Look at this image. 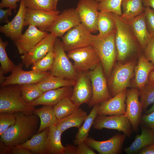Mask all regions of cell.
<instances>
[{"label":"cell","mask_w":154,"mask_h":154,"mask_svg":"<svg viewBox=\"0 0 154 154\" xmlns=\"http://www.w3.org/2000/svg\"><path fill=\"white\" fill-rule=\"evenodd\" d=\"M116 25L115 43L117 52V60L124 63L138 58L143 53L127 21L121 16L112 13Z\"/></svg>","instance_id":"6da1fadb"},{"label":"cell","mask_w":154,"mask_h":154,"mask_svg":"<svg viewBox=\"0 0 154 154\" xmlns=\"http://www.w3.org/2000/svg\"><path fill=\"white\" fill-rule=\"evenodd\" d=\"M16 121L1 135L0 142L11 147L21 144L31 138L38 129L39 117L33 114L15 113Z\"/></svg>","instance_id":"7a4b0ae2"},{"label":"cell","mask_w":154,"mask_h":154,"mask_svg":"<svg viewBox=\"0 0 154 154\" xmlns=\"http://www.w3.org/2000/svg\"><path fill=\"white\" fill-rule=\"evenodd\" d=\"M1 87L0 113L21 112L33 114L35 106L24 100L19 85L11 84Z\"/></svg>","instance_id":"3957f363"},{"label":"cell","mask_w":154,"mask_h":154,"mask_svg":"<svg viewBox=\"0 0 154 154\" xmlns=\"http://www.w3.org/2000/svg\"><path fill=\"white\" fill-rule=\"evenodd\" d=\"M116 33V30L104 38L100 37L97 35H93L90 45L97 51L105 75L108 78L110 76L117 60Z\"/></svg>","instance_id":"277c9868"},{"label":"cell","mask_w":154,"mask_h":154,"mask_svg":"<svg viewBox=\"0 0 154 154\" xmlns=\"http://www.w3.org/2000/svg\"><path fill=\"white\" fill-rule=\"evenodd\" d=\"M136 64L135 59L115 64L108 78V87L112 97L128 88L131 87L130 80L134 76Z\"/></svg>","instance_id":"5b68a950"},{"label":"cell","mask_w":154,"mask_h":154,"mask_svg":"<svg viewBox=\"0 0 154 154\" xmlns=\"http://www.w3.org/2000/svg\"><path fill=\"white\" fill-rule=\"evenodd\" d=\"M54 60L49 71L50 75L65 79L76 80L78 73L69 60L64 48L62 41L57 38L54 45Z\"/></svg>","instance_id":"8992f818"},{"label":"cell","mask_w":154,"mask_h":154,"mask_svg":"<svg viewBox=\"0 0 154 154\" xmlns=\"http://www.w3.org/2000/svg\"><path fill=\"white\" fill-rule=\"evenodd\" d=\"M92 90V98L88 103L89 107L107 100L112 97L109 91L101 62L93 70L89 71Z\"/></svg>","instance_id":"52a82bcc"},{"label":"cell","mask_w":154,"mask_h":154,"mask_svg":"<svg viewBox=\"0 0 154 154\" xmlns=\"http://www.w3.org/2000/svg\"><path fill=\"white\" fill-rule=\"evenodd\" d=\"M67 55L73 60L74 66L78 73L93 70L100 62L97 51L90 45L69 51Z\"/></svg>","instance_id":"ba28073f"},{"label":"cell","mask_w":154,"mask_h":154,"mask_svg":"<svg viewBox=\"0 0 154 154\" xmlns=\"http://www.w3.org/2000/svg\"><path fill=\"white\" fill-rule=\"evenodd\" d=\"M93 35L82 23L68 30L62 37V43L65 51L90 45Z\"/></svg>","instance_id":"9c48e42d"},{"label":"cell","mask_w":154,"mask_h":154,"mask_svg":"<svg viewBox=\"0 0 154 154\" xmlns=\"http://www.w3.org/2000/svg\"><path fill=\"white\" fill-rule=\"evenodd\" d=\"M23 65L22 63L15 65L11 74L6 77L0 86L11 84H36L50 75L49 72H40L32 70L25 71L23 69Z\"/></svg>","instance_id":"30bf717a"},{"label":"cell","mask_w":154,"mask_h":154,"mask_svg":"<svg viewBox=\"0 0 154 154\" xmlns=\"http://www.w3.org/2000/svg\"><path fill=\"white\" fill-rule=\"evenodd\" d=\"M80 23V19L76 8L66 9L58 15L46 31L53 33L57 37L62 38L66 32Z\"/></svg>","instance_id":"8fae6325"},{"label":"cell","mask_w":154,"mask_h":154,"mask_svg":"<svg viewBox=\"0 0 154 154\" xmlns=\"http://www.w3.org/2000/svg\"><path fill=\"white\" fill-rule=\"evenodd\" d=\"M60 12L57 10L47 11L26 7L24 26L32 25L42 31H46L55 20Z\"/></svg>","instance_id":"7c38bea8"},{"label":"cell","mask_w":154,"mask_h":154,"mask_svg":"<svg viewBox=\"0 0 154 154\" xmlns=\"http://www.w3.org/2000/svg\"><path fill=\"white\" fill-rule=\"evenodd\" d=\"M93 125V128L96 129L107 128L122 131L126 137H129L131 135V125L125 114L109 116L98 115Z\"/></svg>","instance_id":"4fadbf2b"},{"label":"cell","mask_w":154,"mask_h":154,"mask_svg":"<svg viewBox=\"0 0 154 154\" xmlns=\"http://www.w3.org/2000/svg\"><path fill=\"white\" fill-rule=\"evenodd\" d=\"M58 37L52 33L43 38L27 53L21 56L22 63L28 68L53 50Z\"/></svg>","instance_id":"5bb4252c"},{"label":"cell","mask_w":154,"mask_h":154,"mask_svg":"<svg viewBox=\"0 0 154 154\" xmlns=\"http://www.w3.org/2000/svg\"><path fill=\"white\" fill-rule=\"evenodd\" d=\"M126 111L125 115L129 119L133 130L137 132L143 110L142 106L139 99L138 89L132 87L126 91Z\"/></svg>","instance_id":"9a60e30c"},{"label":"cell","mask_w":154,"mask_h":154,"mask_svg":"<svg viewBox=\"0 0 154 154\" xmlns=\"http://www.w3.org/2000/svg\"><path fill=\"white\" fill-rule=\"evenodd\" d=\"M76 9L81 23L91 33L96 32L99 11L96 0H79Z\"/></svg>","instance_id":"2e32d148"},{"label":"cell","mask_w":154,"mask_h":154,"mask_svg":"<svg viewBox=\"0 0 154 154\" xmlns=\"http://www.w3.org/2000/svg\"><path fill=\"white\" fill-rule=\"evenodd\" d=\"M73 86L70 97L72 101L79 106L83 104H88L92 95L89 72L78 73L76 82Z\"/></svg>","instance_id":"e0dca14e"},{"label":"cell","mask_w":154,"mask_h":154,"mask_svg":"<svg viewBox=\"0 0 154 154\" xmlns=\"http://www.w3.org/2000/svg\"><path fill=\"white\" fill-rule=\"evenodd\" d=\"M126 137L124 134L117 133L106 140L98 141L88 137L85 142L100 154H118L121 153Z\"/></svg>","instance_id":"ac0fdd59"},{"label":"cell","mask_w":154,"mask_h":154,"mask_svg":"<svg viewBox=\"0 0 154 154\" xmlns=\"http://www.w3.org/2000/svg\"><path fill=\"white\" fill-rule=\"evenodd\" d=\"M48 33L40 30L36 27L30 25L25 33L14 41L19 53L24 54L28 52Z\"/></svg>","instance_id":"d6986e66"},{"label":"cell","mask_w":154,"mask_h":154,"mask_svg":"<svg viewBox=\"0 0 154 154\" xmlns=\"http://www.w3.org/2000/svg\"><path fill=\"white\" fill-rule=\"evenodd\" d=\"M127 89L120 92L109 100L98 105V116L118 115L125 114Z\"/></svg>","instance_id":"ffe728a7"},{"label":"cell","mask_w":154,"mask_h":154,"mask_svg":"<svg viewBox=\"0 0 154 154\" xmlns=\"http://www.w3.org/2000/svg\"><path fill=\"white\" fill-rule=\"evenodd\" d=\"M18 11L15 16L8 23L0 27V31L14 41L22 35L24 26L26 7L24 0H21Z\"/></svg>","instance_id":"44dd1931"},{"label":"cell","mask_w":154,"mask_h":154,"mask_svg":"<svg viewBox=\"0 0 154 154\" xmlns=\"http://www.w3.org/2000/svg\"><path fill=\"white\" fill-rule=\"evenodd\" d=\"M72 87L64 86L44 92L30 104L34 106L42 105L53 107L63 99L71 97L73 90Z\"/></svg>","instance_id":"7402d4cb"},{"label":"cell","mask_w":154,"mask_h":154,"mask_svg":"<svg viewBox=\"0 0 154 154\" xmlns=\"http://www.w3.org/2000/svg\"><path fill=\"white\" fill-rule=\"evenodd\" d=\"M154 69V65L146 58L143 53L140 54L134 68V78L132 87L139 90L142 88L148 82L149 74Z\"/></svg>","instance_id":"603a6c76"},{"label":"cell","mask_w":154,"mask_h":154,"mask_svg":"<svg viewBox=\"0 0 154 154\" xmlns=\"http://www.w3.org/2000/svg\"><path fill=\"white\" fill-rule=\"evenodd\" d=\"M127 21L143 52L150 37L144 12Z\"/></svg>","instance_id":"cb8c5ba5"},{"label":"cell","mask_w":154,"mask_h":154,"mask_svg":"<svg viewBox=\"0 0 154 154\" xmlns=\"http://www.w3.org/2000/svg\"><path fill=\"white\" fill-rule=\"evenodd\" d=\"M141 127V134H137L130 146L124 149L126 154H137L143 147L154 144V130L142 125Z\"/></svg>","instance_id":"d4e9b609"},{"label":"cell","mask_w":154,"mask_h":154,"mask_svg":"<svg viewBox=\"0 0 154 154\" xmlns=\"http://www.w3.org/2000/svg\"><path fill=\"white\" fill-rule=\"evenodd\" d=\"M48 131L49 127H47L34 134L25 142L17 145L29 150L33 154H46Z\"/></svg>","instance_id":"484cf974"},{"label":"cell","mask_w":154,"mask_h":154,"mask_svg":"<svg viewBox=\"0 0 154 154\" xmlns=\"http://www.w3.org/2000/svg\"><path fill=\"white\" fill-rule=\"evenodd\" d=\"M88 116L87 113L81 108L62 119H58L56 126L62 133L67 129L75 127L79 128Z\"/></svg>","instance_id":"4316f807"},{"label":"cell","mask_w":154,"mask_h":154,"mask_svg":"<svg viewBox=\"0 0 154 154\" xmlns=\"http://www.w3.org/2000/svg\"><path fill=\"white\" fill-rule=\"evenodd\" d=\"M62 133L55 125L49 127L46 154H65L66 148L62 145L61 141Z\"/></svg>","instance_id":"83f0119b"},{"label":"cell","mask_w":154,"mask_h":154,"mask_svg":"<svg viewBox=\"0 0 154 154\" xmlns=\"http://www.w3.org/2000/svg\"><path fill=\"white\" fill-rule=\"evenodd\" d=\"M33 114L37 116L40 119V124L37 131L41 132L46 128L56 125L58 120L53 106L43 105L40 108L35 109Z\"/></svg>","instance_id":"f1b7e54d"},{"label":"cell","mask_w":154,"mask_h":154,"mask_svg":"<svg viewBox=\"0 0 154 154\" xmlns=\"http://www.w3.org/2000/svg\"><path fill=\"white\" fill-rule=\"evenodd\" d=\"M97 28L99 33L97 36L104 38L116 30V25L111 12L101 11L99 12Z\"/></svg>","instance_id":"f546056e"},{"label":"cell","mask_w":154,"mask_h":154,"mask_svg":"<svg viewBox=\"0 0 154 154\" xmlns=\"http://www.w3.org/2000/svg\"><path fill=\"white\" fill-rule=\"evenodd\" d=\"M76 80L65 79L50 75L36 83L43 92L64 86H72L75 85Z\"/></svg>","instance_id":"4dcf8cb0"},{"label":"cell","mask_w":154,"mask_h":154,"mask_svg":"<svg viewBox=\"0 0 154 154\" xmlns=\"http://www.w3.org/2000/svg\"><path fill=\"white\" fill-rule=\"evenodd\" d=\"M121 5L123 12L121 16L126 21L143 13L145 8L143 0H122Z\"/></svg>","instance_id":"1f68e13d"},{"label":"cell","mask_w":154,"mask_h":154,"mask_svg":"<svg viewBox=\"0 0 154 154\" xmlns=\"http://www.w3.org/2000/svg\"><path fill=\"white\" fill-rule=\"evenodd\" d=\"M98 105L96 104L93 106L92 110L88 115L82 125L79 128L74 141L75 145H78L85 142L88 137L89 131L98 116Z\"/></svg>","instance_id":"d6a6232c"},{"label":"cell","mask_w":154,"mask_h":154,"mask_svg":"<svg viewBox=\"0 0 154 154\" xmlns=\"http://www.w3.org/2000/svg\"><path fill=\"white\" fill-rule=\"evenodd\" d=\"M79 106L75 104L70 97L64 98L53 106L55 114L58 119L64 118L72 114Z\"/></svg>","instance_id":"836d02e7"},{"label":"cell","mask_w":154,"mask_h":154,"mask_svg":"<svg viewBox=\"0 0 154 154\" xmlns=\"http://www.w3.org/2000/svg\"><path fill=\"white\" fill-rule=\"evenodd\" d=\"M19 85L23 98L28 104H30L40 96L43 93L37 84H25Z\"/></svg>","instance_id":"e575fe53"},{"label":"cell","mask_w":154,"mask_h":154,"mask_svg":"<svg viewBox=\"0 0 154 154\" xmlns=\"http://www.w3.org/2000/svg\"><path fill=\"white\" fill-rule=\"evenodd\" d=\"M139 90V95L143 110L154 103V83L147 82Z\"/></svg>","instance_id":"d590c367"},{"label":"cell","mask_w":154,"mask_h":154,"mask_svg":"<svg viewBox=\"0 0 154 154\" xmlns=\"http://www.w3.org/2000/svg\"><path fill=\"white\" fill-rule=\"evenodd\" d=\"M26 7L33 9L53 11L57 10L55 0H24Z\"/></svg>","instance_id":"8d00e7d4"},{"label":"cell","mask_w":154,"mask_h":154,"mask_svg":"<svg viewBox=\"0 0 154 154\" xmlns=\"http://www.w3.org/2000/svg\"><path fill=\"white\" fill-rule=\"evenodd\" d=\"M8 44L7 41H3L1 37L0 38V68L5 74L11 72L15 65L8 57L6 48Z\"/></svg>","instance_id":"74e56055"},{"label":"cell","mask_w":154,"mask_h":154,"mask_svg":"<svg viewBox=\"0 0 154 154\" xmlns=\"http://www.w3.org/2000/svg\"><path fill=\"white\" fill-rule=\"evenodd\" d=\"M122 0H96L100 11L113 13L120 16L122 14L121 7Z\"/></svg>","instance_id":"f35d334b"},{"label":"cell","mask_w":154,"mask_h":154,"mask_svg":"<svg viewBox=\"0 0 154 154\" xmlns=\"http://www.w3.org/2000/svg\"><path fill=\"white\" fill-rule=\"evenodd\" d=\"M54 56L53 50L33 64L31 66V70L40 72H47L50 71L53 65Z\"/></svg>","instance_id":"ab89813d"},{"label":"cell","mask_w":154,"mask_h":154,"mask_svg":"<svg viewBox=\"0 0 154 154\" xmlns=\"http://www.w3.org/2000/svg\"><path fill=\"white\" fill-rule=\"evenodd\" d=\"M16 121L15 113L7 112L0 113V135Z\"/></svg>","instance_id":"60d3db41"},{"label":"cell","mask_w":154,"mask_h":154,"mask_svg":"<svg viewBox=\"0 0 154 154\" xmlns=\"http://www.w3.org/2000/svg\"><path fill=\"white\" fill-rule=\"evenodd\" d=\"M144 12L148 30L150 34L154 35V10L145 7Z\"/></svg>","instance_id":"b9f144b4"},{"label":"cell","mask_w":154,"mask_h":154,"mask_svg":"<svg viewBox=\"0 0 154 154\" xmlns=\"http://www.w3.org/2000/svg\"><path fill=\"white\" fill-rule=\"evenodd\" d=\"M143 53L146 58L154 66V35L150 34V38Z\"/></svg>","instance_id":"7bdbcfd3"},{"label":"cell","mask_w":154,"mask_h":154,"mask_svg":"<svg viewBox=\"0 0 154 154\" xmlns=\"http://www.w3.org/2000/svg\"><path fill=\"white\" fill-rule=\"evenodd\" d=\"M141 125L154 130V111L142 116L140 123Z\"/></svg>","instance_id":"ee69618b"},{"label":"cell","mask_w":154,"mask_h":154,"mask_svg":"<svg viewBox=\"0 0 154 154\" xmlns=\"http://www.w3.org/2000/svg\"><path fill=\"white\" fill-rule=\"evenodd\" d=\"M75 148L74 154H96L92 149L85 142L81 143Z\"/></svg>","instance_id":"f6af8a7d"},{"label":"cell","mask_w":154,"mask_h":154,"mask_svg":"<svg viewBox=\"0 0 154 154\" xmlns=\"http://www.w3.org/2000/svg\"><path fill=\"white\" fill-rule=\"evenodd\" d=\"M8 154H33L29 150L16 145L9 147Z\"/></svg>","instance_id":"bcb514c9"},{"label":"cell","mask_w":154,"mask_h":154,"mask_svg":"<svg viewBox=\"0 0 154 154\" xmlns=\"http://www.w3.org/2000/svg\"><path fill=\"white\" fill-rule=\"evenodd\" d=\"M21 1V0H2L0 3V8H10L14 9L15 11L16 12L17 6V3Z\"/></svg>","instance_id":"7dc6e473"},{"label":"cell","mask_w":154,"mask_h":154,"mask_svg":"<svg viewBox=\"0 0 154 154\" xmlns=\"http://www.w3.org/2000/svg\"><path fill=\"white\" fill-rule=\"evenodd\" d=\"M12 9L10 8H8L5 10H3V9L0 8V23H5L7 24L10 22L8 19V17L12 15Z\"/></svg>","instance_id":"c3c4849f"},{"label":"cell","mask_w":154,"mask_h":154,"mask_svg":"<svg viewBox=\"0 0 154 154\" xmlns=\"http://www.w3.org/2000/svg\"><path fill=\"white\" fill-rule=\"evenodd\" d=\"M138 154H154V147L152 145L147 146L140 150Z\"/></svg>","instance_id":"681fc988"},{"label":"cell","mask_w":154,"mask_h":154,"mask_svg":"<svg viewBox=\"0 0 154 154\" xmlns=\"http://www.w3.org/2000/svg\"><path fill=\"white\" fill-rule=\"evenodd\" d=\"M143 3L145 7H151L154 10V0H143Z\"/></svg>","instance_id":"f907efd6"},{"label":"cell","mask_w":154,"mask_h":154,"mask_svg":"<svg viewBox=\"0 0 154 154\" xmlns=\"http://www.w3.org/2000/svg\"><path fill=\"white\" fill-rule=\"evenodd\" d=\"M148 82L154 83V70H152L150 72L148 76Z\"/></svg>","instance_id":"816d5d0a"},{"label":"cell","mask_w":154,"mask_h":154,"mask_svg":"<svg viewBox=\"0 0 154 154\" xmlns=\"http://www.w3.org/2000/svg\"><path fill=\"white\" fill-rule=\"evenodd\" d=\"M5 73L0 68V84H1L5 80L6 77L5 76Z\"/></svg>","instance_id":"f5cc1de1"},{"label":"cell","mask_w":154,"mask_h":154,"mask_svg":"<svg viewBox=\"0 0 154 154\" xmlns=\"http://www.w3.org/2000/svg\"><path fill=\"white\" fill-rule=\"evenodd\" d=\"M153 111H154V103L151 107L145 112V114H148Z\"/></svg>","instance_id":"db71d44e"},{"label":"cell","mask_w":154,"mask_h":154,"mask_svg":"<svg viewBox=\"0 0 154 154\" xmlns=\"http://www.w3.org/2000/svg\"><path fill=\"white\" fill-rule=\"evenodd\" d=\"M58 0H55V4L56 6H57L58 2Z\"/></svg>","instance_id":"11a10c76"},{"label":"cell","mask_w":154,"mask_h":154,"mask_svg":"<svg viewBox=\"0 0 154 154\" xmlns=\"http://www.w3.org/2000/svg\"><path fill=\"white\" fill-rule=\"evenodd\" d=\"M152 145V146H153L154 147V144H153V145Z\"/></svg>","instance_id":"9f6ffc18"},{"label":"cell","mask_w":154,"mask_h":154,"mask_svg":"<svg viewBox=\"0 0 154 154\" xmlns=\"http://www.w3.org/2000/svg\"></svg>","instance_id":"6f0895ef"},{"label":"cell","mask_w":154,"mask_h":154,"mask_svg":"<svg viewBox=\"0 0 154 154\" xmlns=\"http://www.w3.org/2000/svg\"></svg>","instance_id":"680465c9"}]
</instances>
